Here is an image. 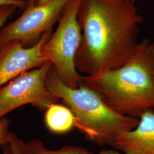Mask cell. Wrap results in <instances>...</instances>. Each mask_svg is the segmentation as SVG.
Segmentation results:
<instances>
[{"label":"cell","mask_w":154,"mask_h":154,"mask_svg":"<svg viewBox=\"0 0 154 154\" xmlns=\"http://www.w3.org/2000/svg\"><path fill=\"white\" fill-rule=\"evenodd\" d=\"M39 0H27V6H33L35 5L36 4H37Z\"/></svg>","instance_id":"17"},{"label":"cell","mask_w":154,"mask_h":154,"mask_svg":"<svg viewBox=\"0 0 154 154\" xmlns=\"http://www.w3.org/2000/svg\"><path fill=\"white\" fill-rule=\"evenodd\" d=\"M97 154H125L116 149H103Z\"/></svg>","instance_id":"15"},{"label":"cell","mask_w":154,"mask_h":154,"mask_svg":"<svg viewBox=\"0 0 154 154\" xmlns=\"http://www.w3.org/2000/svg\"><path fill=\"white\" fill-rule=\"evenodd\" d=\"M45 83L58 99L63 100L76 119L75 128L90 141L111 146L119 134L137 126L139 118L122 116L106 105L98 94L82 85L78 88L66 86L51 67Z\"/></svg>","instance_id":"3"},{"label":"cell","mask_w":154,"mask_h":154,"mask_svg":"<svg viewBox=\"0 0 154 154\" xmlns=\"http://www.w3.org/2000/svg\"><path fill=\"white\" fill-rule=\"evenodd\" d=\"M44 119L48 129L57 134H66L75 127L76 119L70 109L56 103L48 107Z\"/></svg>","instance_id":"9"},{"label":"cell","mask_w":154,"mask_h":154,"mask_svg":"<svg viewBox=\"0 0 154 154\" xmlns=\"http://www.w3.org/2000/svg\"><path fill=\"white\" fill-rule=\"evenodd\" d=\"M3 153L4 154H13L12 149L9 144L3 147Z\"/></svg>","instance_id":"16"},{"label":"cell","mask_w":154,"mask_h":154,"mask_svg":"<svg viewBox=\"0 0 154 154\" xmlns=\"http://www.w3.org/2000/svg\"><path fill=\"white\" fill-rule=\"evenodd\" d=\"M82 0H71L63 11L58 27L42 48V54L66 86L78 88L82 75L76 69L75 58L82 42L78 11Z\"/></svg>","instance_id":"4"},{"label":"cell","mask_w":154,"mask_h":154,"mask_svg":"<svg viewBox=\"0 0 154 154\" xmlns=\"http://www.w3.org/2000/svg\"><path fill=\"white\" fill-rule=\"evenodd\" d=\"M137 126L119 134L111 146L125 154H154V110L139 117Z\"/></svg>","instance_id":"8"},{"label":"cell","mask_w":154,"mask_h":154,"mask_svg":"<svg viewBox=\"0 0 154 154\" xmlns=\"http://www.w3.org/2000/svg\"><path fill=\"white\" fill-rule=\"evenodd\" d=\"M78 21L82 38L75 65L79 74L93 75L118 69L134 55L142 22L134 2L82 0Z\"/></svg>","instance_id":"1"},{"label":"cell","mask_w":154,"mask_h":154,"mask_svg":"<svg viewBox=\"0 0 154 154\" xmlns=\"http://www.w3.org/2000/svg\"><path fill=\"white\" fill-rule=\"evenodd\" d=\"M70 1L50 0L44 4L26 6L17 20L0 30V46L14 41H20L25 48L36 44L60 20Z\"/></svg>","instance_id":"5"},{"label":"cell","mask_w":154,"mask_h":154,"mask_svg":"<svg viewBox=\"0 0 154 154\" xmlns=\"http://www.w3.org/2000/svg\"><path fill=\"white\" fill-rule=\"evenodd\" d=\"M152 54H153V67H154V44L153 43L152 47Z\"/></svg>","instance_id":"19"},{"label":"cell","mask_w":154,"mask_h":154,"mask_svg":"<svg viewBox=\"0 0 154 154\" xmlns=\"http://www.w3.org/2000/svg\"><path fill=\"white\" fill-rule=\"evenodd\" d=\"M18 8L14 6H6L0 7V30L8 18L14 13ZM1 47V46H0Z\"/></svg>","instance_id":"12"},{"label":"cell","mask_w":154,"mask_h":154,"mask_svg":"<svg viewBox=\"0 0 154 154\" xmlns=\"http://www.w3.org/2000/svg\"><path fill=\"white\" fill-rule=\"evenodd\" d=\"M10 121L7 118L0 119V146H5L9 144L10 133L9 127Z\"/></svg>","instance_id":"11"},{"label":"cell","mask_w":154,"mask_h":154,"mask_svg":"<svg viewBox=\"0 0 154 154\" xmlns=\"http://www.w3.org/2000/svg\"><path fill=\"white\" fill-rule=\"evenodd\" d=\"M153 43L138 44L131 59L121 67L82 75L83 85L99 94L106 105L122 116L139 118L154 110Z\"/></svg>","instance_id":"2"},{"label":"cell","mask_w":154,"mask_h":154,"mask_svg":"<svg viewBox=\"0 0 154 154\" xmlns=\"http://www.w3.org/2000/svg\"><path fill=\"white\" fill-rule=\"evenodd\" d=\"M52 67L47 61L44 65L25 72L0 88V119L8 112L23 105L30 104L38 110H46L58 100L45 83Z\"/></svg>","instance_id":"6"},{"label":"cell","mask_w":154,"mask_h":154,"mask_svg":"<svg viewBox=\"0 0 154 154\" xmlns=\"http://www.w3.org/2000/svg\"><path fill=\"white\" fill-rule=\"evenodd\" d=\"M27 1L25 0H0V7L6 6H14L17 8L26 7Z\"/></svg>","instance_id":"14"},{"label":"cell","mask_w":154,"mask_h":154,"mask_svg":"<svg viewBox=\"0 0 154 154\" xmlns=\"http://www.w3.org/2000/svg\"><path fill=\"white\" fill-rule=\"evenodd\" d=\"M51 35V31L45 33L36 44L29 48L18 41L0 48V88L23 73L44 65L47 61L42 48Z\"/></svg>","instance_id":"7"},{"label":"cell","mask_w":154,"mask_h":154,"mask_svg":"<svg viewBox=\"0 0 154 154\" xmlns=\"http://www.w3.org/2000/svg\"><path fill=\"white\" fill-rule=\"evenodd\" d=\"M23 140L18 138L13 132L10 133L9 144L11 147L13 154H22L21 144Z\"/></svg>","instance_id":"13"},{"label":"cell","mask_w":154,"mask_h":154,"mask_svg":"<svg viewBox=\"0 0 154 154\" xmlns=\"http://www.w3.org/2000/svg\"><path fill=\"white\" fill-rule=\"evenodd\" d=\"M22 154H94L86 148L79 146H66L57 150L46 148L39 139H33L26 142L22 141Z\"/></svg>","instance_id":"10"},{"label":"cell","mask_w":154,"mask_h":154,"mask_svg":"<svg viewBox=\"0 0 154 154\" xmlns=\"http://www.w3.org/2000/svg\"><path fill=\"white\" fill-rule=\"evenodd\" d=\"M129 1H132V2H135V1H137V0H129Z\"/></svg>","instance_id":"20"},{"label":"cell","mask_w":154,"mask_h":154,"mask_svg":"<svg viewBox=\"0 0 154 154\" xmlns=\"http://www.w3.org/2000/svg\"><path fill=\"white\" fill-rule=\"evenodd\" d=\"M49 1H50V0H39V1L38 2L37 4H44V3L47 2Z\"/></svg>","instance_id":"18"}]
</instances>
